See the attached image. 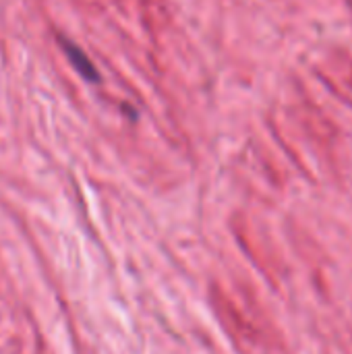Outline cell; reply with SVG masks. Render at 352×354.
<instances>
[{"mask_svg":"<svg viewBox=\"0 0 352 354\" xmlns=\"http://www.w3.org/2000/svg\"><path fill=\"white\" fill-rule=\"evenodd\" d=\"M58 41H60V46H62L66 58H68L71 64L75 66V71H77L85 81L98 83V81H100V73H98V68L93 66V62L89 60V56H87L77 44H73L71 39H66V37H62V35L58 37Z\"/></svg>","mask_w":352,"mask_h":354,"instance_id":"obj_1","label":"cell"}]
</instances>
